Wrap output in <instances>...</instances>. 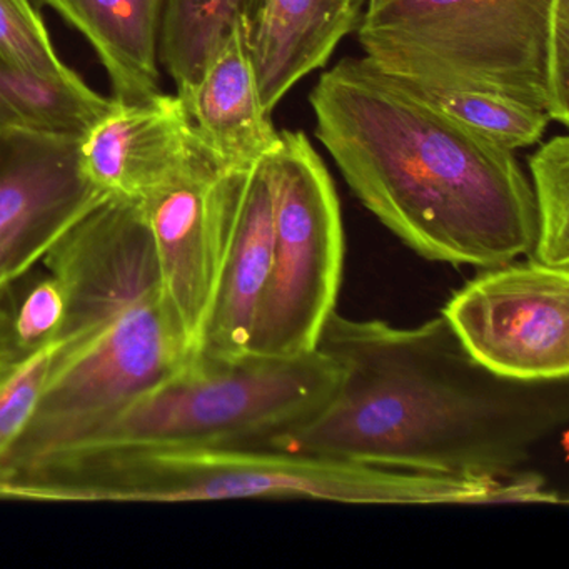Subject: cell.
I'll list each match as a JSON object with an SVG mask.
<instances>
[{
    "instance_id": "13",
    "label": "cell",
    "mask_w": 569,
    "mask_h": 569,
    "mask_svg": "<svg viewBox=\"0 0 569 569\" xmlns=\"http://www.w3.org/2000/svg\"><path fill=\"white\" fill-rule=\"evenodd\" d=\"M179 98L196 134L226 168H248L279 144L239 22L209 59L198 84Z\"/></svg>"
},
{
    "instance_id": "16",
    "label": "cell",
    "mask_w": 569,
    "mask_h": 569,
    "mask_svg": "<svg viewBox=\"0 0 569 569\" xmlns=\"http://www.w3.org/2000/svg\"><path fill=\"white\" fill-rule=\"evenodd\" d=\"M386 76L432 111L509 151L538 144L551 122L548 112L505 96Z\"/></svg>"
},
{
    "instance_id": "10",
    "label": "cell",
    "mask_w": 569,
    "mask_h": 569,
    "mask_svg": "<svg viewBox=\"0 0 569 569\" xmlns=\"http://www.w3.org/2000/svg\"><path fill=\"white\" fill-rule=\"evenodd\" d=\"M198 146L178 94L114 99L111 111L79 139V168L102 194L139 201L174 174Z\"/></svg>"
},
{
    "instance_id": "17",
    "label": "cell",
    "mask_w": 569,
    "mask_h": 569,
    "mask_svg": "<svg viewBox=\"0 0 569 569\" xmlns=\"http://www.w3.org/2000/svg\"><path fill=\"white\" fill-rule=\"evenodd\" d=\"M246 0H166L159 59L178 88L188 94L209 59L241 19Z\"/></svg>"
},
{
    "instance_id": "7",
    "label": "cell",
    "mask_w": 569,
    "mask_h": 569,
    "mask_svg": "<svg viewBox=\"0 0 569 569\" xmlns=\"http://www.w3.org/2000/svg\"><path fill=\"white\" fill-rule=\"evenodd\" d=\"M469 355L506 378H569V268L485 269L442 308Z\"/></svg>"
},
{
    "instance_id": "15",
    "label": "cell",
    "mask_w": 569,
    "mask_h": 569,
    "mask_svg": "<svg viewBox=\"0 0 569 569\" xmlns=\"http://www.w3.org/2000/svg\"><path fill=\"white\" fill-rule=\"evenodd\" d=\"M112 106L114 99L89 88L78 72L41 74L0 59V131L81 139Z\"/></svg>"
},
{
    "instance_id": "18",
    "label": "cell",
    "mask_w": 569,
    "mask_h": 569,
    "mask_svg": "<svg viewBox=\"0 0 569 569\" xmlns=\"http://www.w3.org/2000/svg\"><path fill=\"white\" fill-rule=\"evenodd\" d=\"M536 209L532 259L552 268H569V139L556 136L528 159Z\"/></svg>"
},
{
    "instance_id": "20",
    "label": "cell",
    "mask_w": 569,
    "mask_h": 569,
    "mask_svg": "<svg viewBox=\"0 0 569 569\" xmlns=\"http://www.w3.org/2000/svg\"><path fill=\"white\" fill-rule=\"evenodd\" d=\"M0 59L48 76L71 74L31 0H0Z\"/></svg>"
},
{
    "instance_id": "22",
    "label": "cell",
    "mask_w": 569,
    "mask_h": 569,
    "mask_svg": "<svg viewBox=\"0 0 569 569\" xmlns=\"http://www.w3.org/2000/svg\"><path fill=\"white\" fill-rule=\"evenodd\" d=\"M11 286L0 282V371H4L9 366L22 359L16 348L14 335H12V315L14 308L11 302Z\"/></svg>"
},
{
    "instance_id": "21",
    "label": "cell",
    "mask_w": 569,
    "mask_h": 569,
    "mask_svg": "<svg viewBox=\"0 0 569 569\" xmlns=\"http://www.w3.org/2000/svg\"><path fill=\"white\" fill-rule=\"evenodd\" d=\"M66 296L54 276L41 279L29 289L12 315V335L19 355H31L51 345L64 322Z\"/></svg>"
},
{
    "instance_id": "2",
    "label": "cell",
    "mask_w": 569,
    "mask_h": 569,
    "mask_svg": "<svg viewBox=\"0 0 569 569\" xmlns=\"http://www.w3.org/2000/svg\"><path fill=\"white\" fill-rule=\"evenodd\" d=\"M309 102L352 194L416 254L478 269L531 258L535 196L515 151L406 94L366 58L322 72Z\"/></svg>"
},
{
    "instance_id": "5",
    "label": "cell",
    "mask_w": 569,
    "mask_h": 569,
    "mask_svg": "<svg viewBox=\"0 0 569 569\" xmlns=\"http://www.w3.org/2000/svg\"><path fill=\"white\" fill-rule=\"evenodd\" d=\"M555 6L556 0H368L356 31L365 58L385 74L491 92L549 114Z\"/></svg>"
},
{
    "instance_id": "3",
    "label": "cell",
    "mask_w": 569,
    "mask_h": 569,
    "mask_svg": "<svg viewBox=\"0 0 569 569\" xmlns=\"http://www.w3.org/2000/svg\"><path fill=\"white\" fill-rule=\"evenodd\" d=\"M42 262L64 291V322L34 418L0 475L81 441L194 355L138 201L99 199Z\"/></svg>"
},
{
    "instance_id": "19",
    "label": "cell",
    "mask_w": 569,
    "mask_h": 569,
    "mask_svg": "<svg viewBox=\"0 0 569 569\" xmlns=\"http://www.w3.org/2000/svg\"><path fill=\"white\" fill-rule=\"evenodd\" d=\"M54 351L56 345L51 342L0 372V466L34 418Z\"/></svg>"
},
{
    "instance_id": "12",
    "label": "cell",
    "mask_w": 569,
    "mask_h": 569,
    "mask_svg": "<svg viewBox=\"0 0 569 569\" xmlns=\"http://www.w3.org/2000/svg\"><path fill=\"white\" fill-rule=\"evenodd\" d=\"M368 0H246L242 38L266 111L306 76L325 68L358 29Z\"/></svg>"
},
{
    "instance_id": "1",
    "label": "cell",
    "mask_w": 569,
    "mask_h": 569,
    "mask_svg": "<svg viewBox=\"0 0 569 569\" xmlns=\"http://www.w3.org/2000/svg\"><path fill=\"white\" fill-rule=\"evenodd\" d=\"M318 349L341 369L328 402L261 448L452 478H512L569 421V378H506L441 315L416 328L332 312Z\"/></svg>"
},
{
    "instance_id": "4",
    "label": "cell",
    "mask_w": 569,
    "mask_h": 569,
    "mask_svg": "<svg viewBox=\"0 0 569 569\" xmlns=\"http://www.w3.org/2000/svg\"><path fill=\"white\" fill-rule=\"evenodd\" d=\"M339 381L341 369L319 349L296 358L249 351L221 359L196 352L174 375L56 455L128 445L261 448L315 416Z\"/></svg>"
},
{
    "instance_id": "6",
    "label": "cell",
    "mask_w": 569,
    "mask_h": 569,
    "mask_svg": "<svg viewBox=\"0 0 569 569\" xmlns=\"http://www.w3.org/2000/svg\"><path fill=\"white\" fill-rule=\"evenodd\" d=\"M272 179V264L251 351L296 358L318 349L336 311L345 229L335 181L302 131H279Z\"/></svg>"
},
{
    "instance_id": "14",
    "label": "cell",
    "mask_w": 569,
    "mask_h": 569,
    "mask_svg": "<svg viewBox=\"0 0 569 569\" xmlns=\"http://www.w3.org/2000/svg\"><path fill=\"white\" fill-rule=\"evenodd\" d=\"M81 32L111 79L116 101L161 92L159 42L166 0H41Z\"/></svg>"
},
{
    "instance_id": "23",
    "label": "cell",
    "mask_w": 569,
    "mask_h": 569,
    "mask_svg": "<svg viewBox=\"0 0 569 569\" xmlns=\"http://www.w3.org/2000/svg\"><path fill=\"white\" fill-rule=\"evenodd\" d=\"M0 372H2V371H0Z\"/></svg>"
},
{
    "instance_id": "9",
    "label": "cell",
    "mask_w": 569,
    "mask_h": 569,
    "mask_svg": "<svg viewBox=\"0 0 569 569\" xmlns=\"http://www.w3.org/2000/svg\"><path fill=\"white\" fill-rule=\"evenodd\" d=\"M78 138L0 131V282L14 284L106 194L79 168Z\"/></svg>"
},
{
    "instance_id": "8",
    "label": "cell",
    "mask_w": 569,
    "mask_h": 569,
    "mask_svg": "<svg viewBox=\"0 0 569 569\" xmlns=\"http://www.w3.org/2000/svg\"><path fill=\"white\" fill-rule=\"evenodd\" d=\"M248 168H226L199 139L188 161L138 201L151 232L166 299L194 352Z\"/></svg>"
},
{
    "instance_id": "11",
    "label": "cell",
    "mask_w": 569,
    "mask_h": 569,
    "mask_svg": "<svg viewBox=\"0 0 569 569\" xmlns=\"http://www.w3.org/2000/svg\"><path fill=\"white\" fill-rule=\"evenodd\" d=\"M268 156L249 166L242 176L198 355L232 359L251 351L256 316L272 264V179Z\"/></svg>"
}]
</instances>
